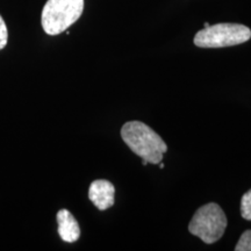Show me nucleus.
Instances as JSON below:
<instances>
[{
    "label": "nucleus",
    "mask_w": 251,
    "mask_h": 251,
    "mask_svg": "<svg viewBox=\"0 0 251 251\" xmlns=\"http://www.w3.org/2000/svg\"><path fill=\"white\" fill-rule=\"evenodd\" d=\"M159 168H161V169H164V164H163V163H161V164H159Z\"/></svg>",
    "instance_id": "11"
},
{
    "label": "nucleus",
    "mask_w": 251,
    "mask_h": 251,
    "mask_svg": "<svg viewBox=\"0 0 251 251\" xmlns=\"http://www.w3.org/2000/svg\"><path fill=\"white\" fill-rule=\"evenodd\" d=\"M209 26H211V25H209L208 23H205V28H207V27H209Z\"/></svg>",
    "instance_id": "12"
},
{
    "label": "nucleus",
    "mask_w": 251,
    "mask_h": 251,
    "mask_svg": "<svg viewBox=\"0 0 251 251\" xmlns=\"http://www.w3.org/2000/svg\"><path fill=\"white\" fill-rule=\"evenodd\" d=\"M8 42V29L6 26L4 19L0 15V50H2L7 46Z\"/></svg>",
    "instance_id": "9"
},
{
    "label": "nucleus",
    "mask_w": 251,
    "mask_h": 251,
    "mask_svg": "<svg viewBox=\"0 0 251 251\" xmlns=\"http://www.w3.org/2000/svg\"><path fill=\"white\" fill-rule=\"evenodd\" d=\"M250 37V28L244 25L216 24L198 31L194 36V45L200 48H225L242 45Z\"/></svg>",
    "instance_id": "4"
},
{
    "label": "nucleus",
    "mask_w": 251,
    "mask_h": 251,
    "mask_svg": "<svg viewBox=\"0 0 251 251\" xmlns=\"http://www.w3.org/2000/svg\"><path fill=\"white\" fill-rule=\"evenodd\" d=\"M121 137L131 151L151 164L161 163L168 150L162 137L141 121H129L122 126Z\"/></svg>",
    "instance_id": "1"
},
{
    "label": "nucleus",
    "mask_w": 251,
    "mask_h": 251,
    "mask_svg": "<svg viewBox=\"0 0 251 251\" xmlns=\"http://www.w3.org/2000/svg\"><path fill=\"white\" fill-rule=\"evenodd\" d=\"M84 0H48L42 9L41 24L48 35H58L81 17Z\"/></svg>",
    "instance_id": "2"
},
{
    "label": "nucleus",
    "mask_w": 251,
    "mask_h": 251,
    "mask_svg": "<svg viewBox=\"0 0 251 251\" xmlns=\"http://www.w3.org/2000/svg\"><path fill=\"white\" fill-rule=\"evenodd\" d=\"M142 164H143V165H147V164H148V162H147L146 159H143V161H142Z\"/></svg>",
    "instance_id": "10"
},
{
    "label": "nucleus",
    "mask_w": 251,
    "mask_h": 251,
    "mask_svg": "<svg viewBox=\"0 0 251 251\" xmlns=\"http://www.w3.org/2000/svg\"><path fill=\"white\" fill-rule=\"evenodd\" d=\"M226 228L227 218L224 209L215 202L200 207L188 225V231L207 244L219 241L224 236Z\"/></svg>",
    "instance_id": "3"
},
{
    "label": "nucleus",
    "mask_w": 251,
    "mask_h": 251,
    "mask_svg": "<svg viewBox=\"0 0 251 251\" xmlns=\"http://www.w3.org/2000/svg\"><path fill=\"white\" fill-rule=\"evenodd\" d=\"M241 215L243 219L251 221V190L248 191L241 200Z\"/></svg>",
    "instance_id": "7"
},
{
    "label": "nucleus",
    "mask_w": 251,
    "mask_h": 251,
    "mask_svg": "<svg viewBox=\"0 0 251 251\" xmlns=\"http://www.w3.org/2000/svg\"><path fill=\"white\" fill-rule=\"evenodd\" d=\"M58 235L62 241L67 243H74L80 236V228L77 220L68 209H61L57 213Z\"/></svg>",
    "instance_id": "6"
},
{
    "label": "nucleus",
    "mask_w": 251,
    "mask_h": 251,
    "mask_svg": "<svg viewBox=\"0 0 251 251\" xmlns=\"http://www.w3.org/2000/svg\"><path fill=\"white\" fill-rule=\"evenodd\" d=\"M236 251H251V230H246L241 235L240 240L235 247Z\"/></svg>",
    "instance_id": "8"
},
{
    "label": "nucleus",
    "mask_w": 251,
    "mask_h": 251,
    "mask_svg": "<svg viewBox=\"0 0 251 251\" xmlns=\"http://www.w3.org/2000/svg\"><path fill=\"white\" fill-rule=\"evenodd\" d=\"M115 187L111 181L98 179L92 181L89 188V198L99 211H106L114 205Z\"/></svg>",
    "instance_id": "5"
}]
</instances>
